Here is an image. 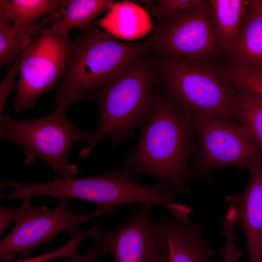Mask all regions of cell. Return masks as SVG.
Here are the masks:
<instances>
[{
	"label": "cell",
	"instance_id": "cell-16",
	"mask_svg": "<svg viewBox=\"0 0 262 262\" xmlns=\"http://www.w3.org/2000/svg\"><path fill=\"white\" fill-rule=\"evenodd\" d=\"M116 2L113 0H70L50 26L54 33L64 36H68L72 29L84 31L96 17L109 11Z\"/></svg>",
	"mask_w": 262,
	"mask_h": 262
},
{
	"label": "cell",
	"instance_id": "cell-17",
	"mask_svg": "<svg viewBox=\"0 0 262 262\" xmlns=\"http://www.w3.org/2000/svg\"><path fill=\"white\" fill-rule=\"evenodd\" d=\"M209 2L220 48L229 49L243 25L247 1L212 0Z\"/></svg>",
	"mask_w": 262,
	"mask_h": 262
},
{
	"label": "cell",
	"instance_id": "cell-10",
	"mask_svg": "<svg viewBox=\"0 0 262 262\" xmlns=\"http://www.w3.org/2000/svg\"><path fill=\"white\" fill-rule=\"evenodd\" d=\"M158 54L205 59L221 48L210 2L198 4L165 20L150 36Z\"/></svg>",
	"mask_w": 262,
	"mask_h": 262
},
{
	"label": "cell",
	"instance_id": "cell-20",
	"mask_svg": "<svg viewBox=\"0 0 262 262\" xmlns=\"http://www.w3.org/2000/svg\"><path fill=\"white\" fill-rule=\"evenodd\" d=\"M237 90L239 121L249 131L262 150V94L249 89Z\"/></svg>",
	"mask_w": 262,
	"mask_h": 262
},
{
	"label": "cell",
	"instance_id": "cell-18",
	"mask_svg": "<svg viewBox=\"0 0 262 262\" xmlns=\"http://www.w3.org/2000/svg\"><path fill=\"white\" fill-rule=\"evenodd\" d=\"M28 31L17 32L14 27L10 0H0V67L21 59L32 43Z\"/></svg>",
	"mask_w": 262,
	"mask_h": 262
},
{
	"label": "cell",
	"instance_id": "cell-7",
	"mask_svg": "<svg viewBox=\"0 0 262 262\" xmlns=\"http://www.w3.org/2000/svg\"><path fill=\"white\" fill-rule=\"evenodd\" d=\"M45 196L82 199L97 204L111 215L121 206L133 203L161 205L164 194L158 183L145 185L128 172L113 170L108 173L78 178H63L45 182Z\"/></svg>",
	"mask_w": 262,
	"mask_h": 262
},
{
	"label": "cell",
	"instance_id": "cell-23",
	"mask_svg": "<svg viewBox=\"0 0 262 262\" xmlns=\"http://www.w3.org/2000/svg\"><path fill=\"white\" fill-rule=\"evenodd\" d=\"M235 215L228 213L222 220L223 230L221 234L226 237L223 249L220 252L222 262H239L243 256L242 252L236 247L237 236L234 232Z\"/></svg>",
	"mask_w": 262,
	"mask_h": 262
},
{
	"label": "cell",
	"instance_id": "cell-5",
	"mask_svg": "<svg viewBox=\"0 0 262 262\" xmlns=\"http://www.w3.org/2000/svg\"><path fill=\"white\" fill-rule=\"evenodd\" d=\"M66 109L57 105L50 114L30 120H16L8 114L1 115L0 139L23 148L25 165L38 158L53 170L55 179L71 178L78 171L76 165L68 162L71 148L80 140L90 144L93 132L76 127L68 118Z\"/></svg>",
	"mask_w": 262,
	"mask_h": 262
},
{
	"label": "cell",
	"instance_id": "cell-22",
	"mask_svg": "<svg viewBox=\"0 0 262 262\" xmlns=\"http://www.w3.org/2000/svg\"><path fill=\"white\" fill-rule=\"evenodd\" d=\"M203 0H160L149 5L147 12L153 18L167 20L181 12L192 8Z\"/></svg>",
	"mask_w": 262,
	"mask_h": 262
},
{
	"label": "cell",
	"instance_id": "cell-11",
	"mask_svg": "<svg viewBox=\"0 0 262 262\" xmlns=\"http://www.w3.org/2000/svg\"><path fill=\"white\" fill-rule=\"evenodd\" d=\"M131 212L126 222L114 230L105 229L113 262H166L169 247L164 235L150 216L153 204L142 205Z\"/></svg>",
	"mask_w": 262,
	"mask_h": 262
},
{
	"label": "cell",
	"instance_id": "cell-3",
	"mask_svg": "<svg viewBox=\"0 0 262 262\" xmlns=\"http://www.w3.org/2000/svg\"><path fill=\"white\" fill-rule=\"evenodd\" d=\"M75 41L55 98L57 105L67 109L74 102L88 100L125 68L152 51L150 37L140 42H122L93 23Z\"/></svg>",
	"mask_w": 262,
	"mask_h": 262
},
{
	"label": "cell",
	"instance_id": "cell-24",
	"mask_svg": "<svg viewBox=\"0 0 262 262\" xmlns=\"http://www.w3.org/2000/svg\"><path fill=\"white\" fill-rule=\"evenodd\" d=\"M21 62V59L15 62L0 82V116L9 97L17 88L15 78L18 73Z\"/></svg>",
	"mask_w": 262,
	"mask_h": 262
},
{
	"label": "cell",
	"instance_id": "cell-14",
	"mask_svg": "<svg viewBox=\"0 0 262 262\" xmlns=\"http://www.w3.org/2000/svg\"><path fill=\"white\" fill-rule=\"evenodd\" d=\"M93 24L103 28L114 37L125 40L143 37L153 28L147 11L129 0L117 2L103 18Z\"/></svg>",
	"mask_w": 262,
	"mask_h": 262
},
{
	"label": "cell",
	"instance_id": "cell-19",
	"mask_svg": "<svg viewBox=\"0 0 262 262\" xmlns=\"http://www.w3.org/2000/svg\"><path fill=\"white\" fill-rule=\"evenodd\" d=\"M66 0H11L10 12L16 30L28 31L32 34L31 28L33 21L47 15H54L60 9L66 7Z\"/></svg>",
	"mask_w": 262,
	"mask_h": 262
},
{
	"label": "cell",
	"instance_id": "cell-15",
	"mask_svg": "<svg viewBox=\"0 0 262 262\" xmlns=\"http://www.w3.org/2000/svg\"><path fill=\"white\" fill-rule=\"evenodd\" d=\"M229 50L232 65L262 69V14H250Z\"/></svg>",
	"mask_w": 262,
	"mask_h": 262
},
{
	"label": "cell",
	"instance_id": "cell-4",
	"mask_svg": "<svg viewBox=\"0 0 262 262\" xmlns=\"http://www.w3.org/2000/svg\"><path fill=\"white\" fill-rule=\"evenodd\" d=\"M170 56L155 65L164 93L180 110L192 117L213 114L239 122L237 90L223 73L196 59Z\"/></svg>",
	"mask_w": 262,
	"mask_h": 262
},
{
	"label": "cell",
	"instance_id": "cell-25",
	"mask_svg": "<svg viewBox=\"0 0 262 262\" xmlns=\"http://www.w3.org/2000/svg\"><path fill=\"white\" fill-rule=\"evenodd\" d=\"M95 246L88 251L61 262H94L110 253L107 244L102 234L96 238Z\"/></svg>",
	"mask_w": 262,
	"mask_h": 262
},
{
	"label": "cell",
	"instance_id": "cell-6",
	"mask_svg": "<svg viewBox=\"0 0 262 262\" xmlns=\"http://www.w3.org/2000/svg\"><path fill=\"white\" fill-rule=\"evenodd\" d=\"M193 118L198 140L189 178L210 180L213 169L229 166L251 175L262 167V150L242 125L213 114Z\"/></svg>",
	"mask_w": 262,
	"mask_h": 262
},
{
	"label": "cell",
	"instance_id": "cell-12",
	"mask_svg": "<svg viewBox=\"0 0 262 262\" xmlns=\"http://www.w3.org/2000/svg\"><path fill=\"white\" fill-rule=\"evenodd\" d=\"M155 221L168 243L166 262H213L214 251L203 235L205 222L193 224L164 215Z\"/></svg>",
	"mask_w": 262,
	"mask_h": 262
},
{
	"label": "cell",
	"instance_id": "cell-1",
	"mask_svg": "<svg viewBox=\"0 0 262 262\" xmlns=\"http://www.w3.org/2000/svg\"><path fill=\"white\" fill-rule=\"evenodd\" d=\"M196 134L193 117L180 110L164 93L158 94L152 116L141 127L134 149L123 160V171L136 177H155L164 191L176 197L188 194Z\"/></svg>",
	"mask_w": 262,
	"mask_h": 262
},
{
	"label": "cell",
	"instance_id": "cell-26",
	"mask_svg": "<svg viewBox=\"0 0 262 262\" xmlns=\"http://www.w3.org/2000/svg\"><path fill=\"white\" fill-rule=\"evenodd\" d=\"M19 208H12L9 206H0V235L3 234L10 224L15 220Z\"/></svg>",
	"mask_w": 262,
	"mask_h": 262
},
{
	"label": "cell",
	"instance_id": "cell-21",
	"mask_svg": "<svg viewBox=\"0 0 262 262\" xmlns=\"http://www.w3.org/2000/svg\"><path fill=\"white\" fill-rule=\"evenodd\" d=\"M222 73L236 89H249L262 94V69L232 65Z\"/></svg>",
	"mask_w": 262,
	"mask_h": 262
},
{
	"label": "cell",
	"instance_id": "cell-28",
	"mask_svg": "<svg viewBox=\"0 0 262 262\" xmlns=\"http://www.w3.org/2000/svg\"><path fill=\"white\" fill-rule=\"evenodd\" d=\"M98 262V261H95V262Z\"/></svg>",
	"mask_w": 262,
	"mask_h": 262
},
{
	"label": "cell",
	"instance_id": "cell-8",
	"mask_svg": "<svg viewBox=\"0 0 262 262\" xmlns=\"http://www.w3.org/2000/svg\"><path fill=\"white\" fill-rule=\"evenodd\" d=\"M75 44L69 35L56 34L45 25L21 58L17 91L12 101L15 113L31 108L40 96L58 87Z\"/></svg>",
	"mask_w": 262,
	"mask_h": 262
},
{
	"label": "cell",
	"instance_id": "cell-13",
	"mask_svg": "<svg viewBox=\"0 0 262 262\" xmlns=\"http://www.w3.org/2000/svg\"><path fill=\"white\" fill-rule=\"evenodd\" d=\"M225 201L236 210L234 225L244 231L249 262H262V167L251 174L241 194L227 196Z\"/></svg>",
	"mask_w": 262,
	"mask_h": 262
},
{
	"label": "cell",
	"instance_id": "cell-9",
	"mask_svg": "<svg viewBox=\"0 0 262 262\" xmlns=\"http://www.w3.org/2000/svg\"><path fill=\"white\" fill-rule=\"evenodd\" d=\"M31 198H23L14 227L0 241V259L5 262L16 256L21 261L27 260L32 250L51 243L59 234H71L81 223L105 213L99 208L90 213L76 215L68 209L67 199H59L56 206L49 209L33 205Z\"/></svg>",
	"mask_w": 262,
	"mask_h": 262
},
{
	"label": "cell",
	"instance_id": "cell-2",
	"mask_svg": "<svg viewBox=\"0 0 262 262\" xmlns=\"http://www.w3.org/2000/svg\"><path fill=\"white\" fill-rule=\"evenodd\" d=\"M155 63L142 57L112 78L88 98L98 104V125L92 131V142L79 153L85 158L95 144L110 138L113 146L132 139L135 130L152 116L158 94L154 91L158 82Z\"/></svg>",
	"mask_w": 262,
	"mask_h": 262
},
{
	"label": "cell",
	"instance_id": "cell-27",
	"mask_svg": "<svg viewBox=\"0 0 262 262\" xmlns=\"http://www.w3.org/2000/svg\"><path fill=\"white\" fill-rule=\"evenodd\" d=\"M252 9L250 15L262 14V0H255L252 1Z\"/></svg>",
	"mask_w": 262,
	"mask_h": 262
}]
</instances>
